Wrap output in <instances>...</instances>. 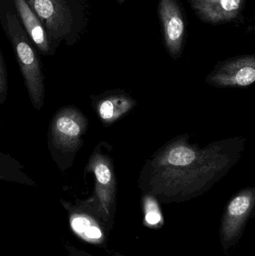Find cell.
Masks as SVG:
<instances>
[{
    "label": "cell",
    "instance_id": "obj_1",
    "mask_svg": "<svg viewBox=\"0 0 255 256\" xmlns=\"http://www.w3.org/2000/svg\"><path fill=\"white\" fill-rule=\"evenodd\" d=\"M245 142L235 137L200 148L190 142L188 134L175 137L148 160L139 176V188L162 204L201 196L240 160Z\"/></svg>",
    "mask_w": 255,
    "mask_h": 256
},
{
    "label": "cell",
    "instance_id": "obj_2",
    "mask_svg": "<svg viewBox=\"0 0 255 256\" xmlns=\"http://www.w3.org/2000/svg\"><path fill=\"white\" fill-rule=\"evenodd\" d=\"M0 22L13 48L31 104L40 110L44 105L45 84L40 55L19 20L13 0H0Z\"/></svg>",
    "mask_w": 255,
    "mask_h": 256
},
{
    "label": "cell",
    "instance_id": "obj_3",
    "mask_svg": "<svg viewBox=\"0 0 255 256\" xmlns=\"http://www.w3.org/2000/svg\"><path fill=\"white\" fill-rule=\"evenodd\" d=\"M44 26L51 48L73 46L85 26L84 0H26Z\"/></svg>",
    "mask_w": 255,
    "mask_h": 256
},
{
    "label": "cell",
    "instance_id": "obj_4",
    "mask_svg": "<svg viewBox=\"0 0 255 256\" xmlns=\"http://www.w3.org/2000/svg\"><path fill=\"white\" fill-rule=\"evenodd\" d=\"M88 127V118L76 106H62L54 114L48 129V148L61 171L73 165Z\"/></svg>",
    "mask_w": 255,
    "mask_h": 256
},
{
    "label": "cell",
    "instance_id": "obj_5",
    "mask_svg": "<svg viewBox=\"0 0 255 256\" xmlns=\"http://www.w3.org/2000/svg\"><path fill=\"white\" fill-rule=\"evenodd\" d=\"M85 173L94 174V192L88 200L76 203L94 215L110 233L116 214V179L112 159L102 152L100 144L90 156Z\"/></svg>",
    "mask_w": 255,
    "mask_h": 256
},
{
    "label": "cell",
    "instance_id": "obj_6",
    "mask_svg": "<svg viewBox=\"0 0 255 256\" xmlns=\"http://www.w3.org/2000/svg\"><path fill=\"white\" fill-rule=\"evenodd\" d=\"M255 207V188H248L231 198L225 208L219 231L220 244L225 252L239 244Z\"/></svg>",
    "mask_w": 255,
    "mask_h": 256
},
{
    "label": "cell",
    "instance_id": "obj_7",
    "mask_svg": "<svg viewBox=\"0 0 255 256\" xmlns=\"http://www.w3.org/2000/svg\"><path fill=\"white\" fill-rule=\"evenodd\" d=\"M206 81L220 88L252 85L255 81V55L235 57L218 63Z\"/></svg>",
    "mask_w": 255,
    "mask_h": 256
},
{
    "label": "cell",
    "instance_id": "obj_8",
    "mask_svg": "<svg viewBox=\"0 0 255 256\" xmlns=\"http://www.w3.org/2000/svg\"><path fill=\"white\" fill-rule=\"evenodd\" d=\"M159 18L163 26L165 46L172 58H179L186 37V22L178 0H160Z\"/></svg>",
    "mask_w": 255,
    "mask_h": 256
},
{
    "label": "cell",
    "instance_id": "obj_9",
    "mask_svg": "<svg viewBox=\"0 0 255 256\" xmlns=\"http://www.w3.org/2000/svg\"><path fill=\"white\" fill-rule=\"evenodd\" d=\"M60 202L68 213L70 226L75 234L94 246L106 248L110 233L94 215L81 207L78 203L72 204L64 200H60Z\"/></svg>",
    "mask_w": 255,
    "mask_h": 256
},
{
    "label": "cell",
    "instance_id": "obj_10",
    "mask_svg": "<svg viewBox=\"0 0 255 256\" xmlns=\"http://www.w3.org/2000/svg\"><path fill=\"white\" fill-rule=\"evenodd\" d=\"M247 0H189L199 19L219 25L232 22L241 16Z\"/></svg>",
    "mask_w": 255,
    "mask_h": 256
},
{
    "label": "cell",
    "instance_id": "obj_11",
    "mask_svg": "<svg viewBox=\"0 0 255 256\" xmlns=\"http://www.w3.org/2000/svg\"><path fill=\"white\" fill-rule=\"evenodd\" d=\"M92 106L105 126L113 124L130 112L136 102L124 92L120 90L106 92L97 96H91Z\"/></svg>",
    "mask_w": 255,
    "mask_h": 256
},
{
    "label": "cell",
    "instance_id": "obj_12",
    "mask_svg": "<svg viewBox=\"0 0 255 256\" xmlns=\"http://www.w3.org/2000/svg\"><path fill=\"white\" fill-rule=\"evenodd\" d=\"M15 9L22 26L39 54L50 56L55 54L51 48L44 26L26 0H13Z\"/></svg>",
    "mask_w": 255,
    "mask_h": 256
},
{
    "label": "cell",
    "instance_id": "obj_13",
    "mask_svg": "<svg viewBox=\"0 0 255 256\" xmlns=\"http://www.w3.org/2000/svg\"><path fill=\"white\" fill-rule=\"evenodd\" d=\"M24 166L9 154L0 152V180L22 184L34 185V182L22 172Z\"/></svg>",
    "mask_w": 255,
    "mask_h": 256
},
{
    "label": "cell",
    "instance_id": "obj_14",
    "mask_svg": "<svg viewBox=\"0 0 255 256\" xmlns=\"http://www.w3.org/2000/svg\"><path fill=\"white\" fill-rule=\"evenodd\" d=\"M142 204L145 212L144 222L145 226L149 228H160L164 224V220L160 210L159 202L153 196L143 194Z\"/></svg>",
    "mask_w": 255,
    "mask_h": 256
},
{
    "label": "cell",
    "instance_id": "obj_15",
    "mask_svg": "<svg viewBox=\"0 0 255 256\" xmlns=\"http://www.w3.org/2000/svg\"><path fill=\"white\" fill-rule=\"evenodd\" d=\"M8 84H7V70L2 54L0 50V104H4L7 98Z\"/></svg>",
    "mask_w": 255,
    "mask_h": 256
},
{
    "label": "cell",
    "instance_id": "obj_16",
    "mask_svg": "<svg viewBox=\"0 0 255 256\" xmlns=\"http://www.w3.org/2000/svg\"><path fill=\"white\" fill-rule=\"evenodd\" d=\"M67 248H68L69 252H70V255H71V256H92L91 255H90V254H87V252H84V251L78 250H76V248H72V246L71 248H69L68 246H67ZM107 256H123L122 254H120V252H113V254H110V255Z\"/></svg>",
    "mask_w": 255,
    "mask_h": 256
},
{
    "label": "cell",
    "instance_id": "obj_17",
    "mask_svg": "<svg viewBox=\"0 0 255 256\" xmlns=\"http://www.w3.org/2000/svg\"><path fill=\"white\" fill-rule=\"evenodd\" d=\"M117 1H118V2L120 3V4H121V3L124 2L125 1V0H117Z\"/></svg>",
    "mask_w": 255,
    "mask_h": 256
}]
</instances>
